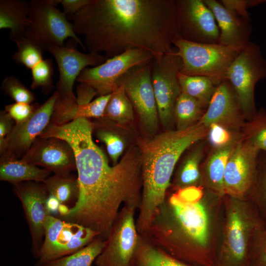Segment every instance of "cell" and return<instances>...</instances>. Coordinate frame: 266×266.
<instances>
[{
	"mask_svg": "<svg viewBox=\"0 0 266 266\" xmlns=\"http://www.w3.org/2000/svg\"><path fill=\"white\" fill-rule=\"evenodd\" d=\"M151 61L130 68L117 84L124 87L144 130L154 135L159 118L152 82Z\"/></svg>",
	"mask_w": 266,
	"mask_h": 266,
	"instance_id": "cell-12",
	"label": "cell"
},
{
	"mask_svg": "<svg viewBox=\"0 0 266 266\" xmlns=\"http://www.w3.org/2000/svg\"><path fill=\"white\" fill-rule=\"evenodd\" d=\"M241 136V132L231 130L217 124H212L207 128L206 137L212 148L226 146Z\"/></svg>",
	"mask_w": 266,
	"mask_h": 266,
	"instance_id": "cell-38",
	"label": "cell"
},
{
	"mask_svg": "<svg viewBox=\"0 0 266 266\" xmlns=\"http://www.w3.org/2000/svg\"><path fill=\"white\" fill-rule=\"evenodd\" d=\"M57 91L41 105L32 115L22 124L15 125L5 140V151L17 158L22 157L30 149L50 124L56 101Z\"/></svg>",
	"mask_w": 266,
	"mask_h": 266,
	"instance_id": "cell-20",
	"label": "cell"
},
{
	"mask_svg": "<svg viewBox=\"0 0 266 266\" xmlns=\"http://www.w3.org/2000/svg\"><path fill=\"white\" fill-rule=\"evenodd\" d=\"M240 138L226 146L212 148L200 167L201 186L221 197L225 196L224 176L227 163Z\"/></svg>",
	"mask_w": 266,
	"mask_h": 266,
	"instance_id": "cell-22",
	"label": "cell"
},
{
	"mask_svg": "<svg viewBox=\"0 0 266 266\" xmlns=\"http://www.w3.org/2000/svg\"><path fill=\"white\" fill-rule=\"evenodd\" d=\"M176 3L180 38L195 43H219L218 25L203 0H176Z\"/></svg>",
	"mask_w": 266,
	"mask_h": 266,
	"instance_id": "cell-14",
	"label": "cell"
},
{
	"mask_svg": "<svg viewBox=\"0 0 266 266\" xmlns=\"http://www.w3.org/2000/svg\"><path fill=\"white\" fill-rule=\"evenodd\" d=\"M111 94L99 96L91 102L79 105L75 119L79 118L100 119L103 117L104 112L110 99Z\"/></svg>",
	"mask_w": 266,
	"mask_h": 266,
	"instance_id": "cell-39",
	"label": "cell"
},
{
	"mask_svg": "<svg viewBox=\"0 0 266 266\" xmlns=\"http://www.w3.org/2000/svg\"><path fill=\"white\" fill-rule=\"evenodd\" d=\"M39 104L15 102L4 106V110L15 122L16 125L27 120L37 109Z\"/></svg>",
	"mask_w": 266,
	"mask_h": 266,
	"instance_id": "cell-41",
	"label": "cell"
},
{
	"mask_svg": "<svg viewBox=\"0 0 266 266\" xmlns=\"http://www.w3.org/2000/svg\"><path fill=\"white\" fill-rule=\"evenodd\" d=\"M173 44L176 54L182 61L180 72L209 77L217 85L226 80L229 68L242 50L219 43L192 42L180 37L175 39Z\"/></svg>",
	"mask_w": 266,
	"mask_h": 266,
	"instance_id": "cell-6",
	"label": "cell"
},
{
	"mask_svg": "<svg viewBox=\"0 0 266 266\" xmlns=\"http://www.w3.org/2000/svg\"><path fill=\"white\" fill-rule=\"evenodd\" d=\"M16 44L17 50L12 58L17 64L32 69L43 59L44 50L26 37L24 36Z\"/></svg>",
	"mask_w": 266,
	"mask_h": 266,
	"instance_id": "cell-35",
	"label": "cell"
},
{
	"mask_svg": "<svg viewBox=\"0 0 266 266\" xmlns=\"http://www.w3.org/2000/svg\"><path fill=\"white\" fill-rule=\"evenodd\" d=\"M90 1V0H59L63 7V12L68 16L73 15Z\"/></svg>",
	"mask_w": 266,
	"mask_h": 266,
	"instance_id": "cell-45",
	"label": "cell"
},
{
	"mask_svg": "<svg viewBox=\"0 0 266 266\" xmlns=\"http://www.w3.org/2000/svg\"><path fill=\"white\" fill-rule=\"evenodd\" d=\"M46 203L47 208L51 215L55 216L56 215H58L59 208L61 203L55 197L48 195Z\"/></svg>",
	"mask_w": 266,
	"mask_h": 266,
	"instance_id": "cell-46",
	"label": "cell"
},
{
	"mask_svg": "<svg viewBox=\"0 0 266 266\" xmlns=\"http://www.w3.org/2000/svg\"><path fill=\"white\" fill-rule=\"evenodd\" d=\"M103 118L118 124L133 121L134 108L122 85L117 84L111 93Z\"/></svg>",
	"mask_w": 266,
	"mask_h": 266,
	"instance_id": "cell-28",
	"label": "cell"
},
{
	"mask_svg": "<svg viewBox=\"0 0 266 266\" xmlns=\"http://www.w3.org/2000/svg\"><path fill=\"white\" fill-rule=\"evenodd\" d=\"M76 101L78 105L88 103L97 96V93L93 88L84 83H80L76 86Z\"/></svg>",
	"mask_w": 266,
	"mask_h": 266,
	"instance_id": "cell-44",
	"label": "cell"
},
{
	"mask_svg": "<svg viewBox=\"0 0 266 266\" xmlns=\"http://www.w3.org/2000/svg\"><path fill=\"white\" fill-rule=\"evenodd\" d=\"M93 123V133L106 146L107 151L113 162L117 164L125 149V142L120 135L110 125V121L104 118Z\"/></svg>",
	"mask_w": 266,
	"mask_h": 266,
	"instance_id": "cell-32",
	"label": "cell"
},
{
	"mask_svg": "<svg viewBox=\"0 0 266 266\" xmlns=\"http://www.w3.org/2000/svg\"><path fill=\"white\" fill-rule=\"evenodd\" d=\"M30 23L29 2L21 0H0V29L10 30V39L16 42L25 36Z\"/></svg>",
	"mask_w": 266,
	"mask_h": 266,
	"instance_id": "cell-24",
	"label": "cell"
},
{
	"mask_svg": "<svg viewBox=\"0 0 266 266\" xmlns=\"http://www.w3.org/2000/svg\"><path fill=\"white\" fill-rule=\"evenodd\" d=\"M77 44L71 38L63 46L51 45L46 50L54 56L58 67L59 78L56 86L60 97L76 98L73 86L81 72L87 66H98L107 59L101 54L80 52L76 48Z\"/></svg>",
	"mask_w": 266,
	"mask_h": 266,
	"instance_id": "cell-16",
	"label": "cell"
},
{
	"mask_svg": "<svg viewBox=\"0 0 266 266\" xmlns=\"http://www.w3.org/2000/svg\"><path fill=\"white\" fill-rule=\"evenodd\" d=\"M250 266H266V227L255 235L250 252Z\"/></svg>",
	"mask_w": 266,
	"mask_h": 266,
	"instance_id": "cell-40",
	"label": "cell"
},
{
	"mask_svg": "<svg viewBox=\"0 0 266 266\" xmlns=\"http://www.w3.org/2000/svg\"><path fill=\"white\" fill-rule=\"evenodd\" d=\"M93 129L90 119L79 118L63 126L49 125L40 136L66 141L75 155L78 197L71 206L60 205L58 217L90 229L105 240L122 204L139 208L141 152L139 147L132 146L111 166L93 140Z\"/></svg>",
	"mask_w": 266,
	"mask_h": 266,
	"instance_id": "cell-1",
	"label": "cell"
},
{
	"mask_svg": "<svg viewBox=\"0 0 266 266\" xmlns=\"http://www.w3.org/2000/svg\"><path fill=\"white\" fill-rule=\"evenodd\" d=\"M155 57L140 50H130L107 59L102 64L85 68L76 81L93 88L97 96L110 94L118 79L128 70L135 66L150 62Z\"/></svg>",
	"mask_w": 266,
	"mask_h": 266,
	"instance_id": "cell-15",
	"label": "cell"
},
{
	"mask_svg": "<svg viewBox=\"0 0 266 266\" xmlns=\"http://www.w3.org/2000/svg\"><path fill=\"white\" fill-rule=\"evenodd\" d=\"M53 62L50 59H43L32 69V84L31 88L35 89L40 88L45 94L50 93L53 85L54 68Z\"/></svg>",
	"mask_w": 266,
	"mask_h": 266,
	"instance_id": "cell-36",
	"label": "cell"
},
{
	"mask_svg": "<svg viewBox=\"0 0 266 266\" xmlns=\"http://www.w3.org/2000/svg\"><path fill=\"white\" fill-rule=\"evenodd\" d=\"M220 2L229 11L246 20L251 21L247 9L266 2L265 0H221Z\"/></svg>",
	"mask_w": 266,
	"mask_h": 266,
	"instance_id": "cell-42",
	"label": "cell"
},
{
	"mask_svg": "<svg viewBox=\"0 0 266 266\" xmlns=\"http://www.w3.org/2000/svg\"><path fill=\"white\" fill-rule=\"evenodd\" d=\"M129 266H193L172 257L150 238L138 234L136 249Z\"/></svg>",
	"mask_w": 266,
	"mask_h": 266,
	"instance_id": "cell-25",
	"label": "cell"
},
{
	"mask_svg": "<svg viewBox=\"0 0 266 266\" xmlns=\"http://www.w3.org/2000/svg\"><path fill=\"white\" fill-rule=\"evenodd\" d=\"M137 209L124 205L115 219L96 266H129L136 249L138 233L134 213Z\"/></svg>",
	"mask_w": 266,
	"mask_h": 266,
	"instance_id": "cell-11",
	"label": "cell"
},
{
	"mask_svg": "<svg viewBox=\"0 0 266 266\" xmlns=\"http://www.w3.org/2000/svg\"><path fill=\"white\" fill-rule=\"evenodd\" d=\"M105 240L98 237L76 252L41 266H92L101 252Z\"/></svg>",
	"mask_w": 266,
	"mask_h": 266,
	"instance_id": "cell-31",
	"label": "cell"
},
{
	"mask_svg": "<svg viewBox=\"0 0 266 266\" xmlns=\"http://www.w3.org/2000/svg\"><path fill=\"white\" fill-rule=\"evenodd\" d=\"M51 172L28 164L7 151L0 154V180L14 183L34 181L43 183Z\"/></svg>",
	"mask_w": 266,
	"mask_h": 266,
	"instance_id": "cell-23",
	"label": "cell"
},
{
	"mask_svg": "<svg viewBox=\"0 0 266 266\" xmlns=\"http://www.w3.org/2000/svg\"><path fill=\"white\" fill-rule=\"evenodd\" d=\"M1 88L15 102L31 104L35 100L34 94L14 76H5L2 81Z\"/></svg>",
	"mask_w": 266,
	"mask_h": 266,
	"instance_id": "cell-37",
	"label": "cell"
},
{
	"mask_svg": "<svg viewBox=\"0 0 266 266\" xmlns=\"http://www.w3.org/2000/svg\"><path fill=\"white\" fill-rule=\"evenodd\" d=\"M242 137L260 151L266 152V111L256 112L242 129Z\"/></svg>",
	"mask_w": 266,
	"mask_h": 266,
	"instance_id": "cell-33",
	"label": "cell"
},
{
	"mask_svg": "<svg viewBox=\"0 0 266 266\" xmlns=\"http://www.w3.org/2000/svg\"><path fill=\"white\" fill-rule=\"evenodd\" d=\"M266 78V60L261 47L251 41L232 63L226 80L233 88L246 119L251 120L256 113L254 90L257 83Z\"/></svg>",
	"mask_w": 266,
	"mask_h": 266,
	"instance_id": "cell-8",
	"label": "cell"
},
{
	"mask_svg": "<svg viewBox=\"0 0 266 266\" xmlns=\"http://www.w3.org/2000/svg\"><path fill=\"white\" fill-rule=\"evenodd\" d=\"M68 18L89 52L107 59L135 49L155 57L172 53L180 37L176 0H90Z\"/></svg>",
	"mask_w": 266,
	"mask_h": 266,
	"instance_id": "cell-2",
	"label": "cell"
},
{
	"mask_svg": "<svg viewBox=\"0 0 266 266\" xmlns=\"http://www.w3.org/2000/svg\"><path fill=\"white\" fill-rule=\"evenodd\" d=\"M248 199L256 206L266 225V152L260 151L255 181Z\"/></svg>",
	"mask_w": 266,
	"mask_h": 266,
	"instance_id": "cell-34",
	"label": "cell"
},
{
	"mask_svg": "<svg viewBox=\"0 0 266 266\" xmlns=\"http://www.w3.org/2000/svg\"><path fill=\"white\" fill-rule=\"evenodd\" d=\"M204 109L197 100L181 92L174 109L176 130H184L197 123L203 114Z\"/></svg>",
	"mask_w": 266,
	"mask_h": 266,
	"instance_id": "cell-30",
	"label": "cell"
},
{
	"mask_svg": "<svg viewBox=\"0 0 266 266\" xmlns=\"http://www.w3.org/2000/svg\"><path fill=\"white\" fill-rule=\"evenodd\" d=\"M205 144L204 141L200 142L183 160L173 181L175 189L201 186L200 162Z\"/></svg>",
	"mask_w": 266,
	"mask_h": 266,
	"instance_id": "cell-26",
	"label": "cell"
},
{
	"mask_svg": "<svg viewBox=\"0 0 266 266\" xmlns=\"http://www.w3.org/2000/svg\"><path fill=\"white\" fill-rule=\"evenodd\" d=\"M176 51L155 57L151 62L152 82L159 121L166 130L174 121V106L181 93L178 74L181 71L182 61Z\"/></svg>",
	"mask_w": 266,
	"mask_h": 266,
	"instance_id": "cell-10",
	"label": "cell"
},
{
	"mask_svg": "<svg viewBox=\"0 0 266 266\" xmlns=\"http://www.w3.org/2000/svg\"><path fill=\"white\" fill-rule=\"evenodd\" d=\"M246 119L239 100L229 81L225 80L216 87L210 102L198 122L207 128L212 124L240 132Z\"/></svg>",
	"mask_w": 266,
	"mask_h": 266,
	"instance_id": "cell-19",
	"label": "cell"
},
{
	"mask_svg": "<svg viewBox=\"0 0 266 266\" xmlns=\"http://www.w3.org/2000/svg\"><path fill=\"white\" fill-rule=\"evenodd\" d=\"M178 79L181 92L197 100L204 108H207L218 86L209 77L191 76L179 72Z\"/></svg>",
	"mask_w": 266,
	"mask_h": 266,
	"instance_id": "cell-27",
	"label": "cell"
},
{
	"mask_svg": "<svg viewBox=\"0 0 266 266\" xmlns=\"http://www.w3.org/2000/svg\"><path fill=\"white\" fill-rule=\"evenodd\" d=\"M213 13L219 32V43L225 46L245 48L251 42L252 26L250 21L236 15L216 0H203Z\"/></svg>",
	"mask_w": 266,
	"mask_h": 266,
	"instance_id": "cell-21",
	"label": "cell"
},
{
	"mask_svg": "<svg viewBox=\"0 0 266 266\" xmlns=\"http://www.w3.org/2000/svg\"><path fill=\"white\" fill-rule=\"evenodd\" d=\"M265 227L252 201L224 196L215 266H250L255 235Z\"/></svg>",
	"mask_w": 266,
	"mask_h": 266,
	"instance_id": "cell-5",
	"label": "cell"
},
{
	"mask_svg": "<svg viewBox=\"0 0 266 266\" xmlns=\"http://www.w3.org/2000/svg\"><path fill=\"white\" fill-rule=\"evenodd\" d=\"M26 217L32 241V252L36 259L44 237V223L51 215L47 208L48 194L41 182L27 181L12 184Z\"/></svg>",
	"mask_w": 266,
	"mask_h": 266,
	"instance_id": "cell-17",
	"label": "cell"
},
{
	"mask_svg": "<svg viewBox=\"0 0 266 266\" xmlns=\"http://www.w3.org/2000/svg\"><path fill=\"white\" fill-rule=\"evenodd\" d=\"M260 152L242 136L239 139L226 166L225 196L248 199L255 181Z\"/></svg>",
	"mask_w": 266,
	"mask_h": 266,
	"instance_id": "cell-13",
	"label": "cell"
},
{
	"mask_svg": "<svg viewBox=\"0 0 266 266\" xmlns=\"http://www.w3.org/2000/svg\"><path fill=\"white\" fill-rule=\"evenodd\" d=\"M146 234L175 258L193 266H215L223 199L201 186L175 189Z\"/></svg>",
	"mask_w": 266,
	"mask_h": 266,
	"instance_id": "cell-3",
	"label": "cell"
},
{
	"mask_svg": "<svg viewBox=\"0 0 266 266\" xmlns=\"http://www.w3.org/2000/svg\"><path fill=\"white\" fill-rule=\"evenodd\" d=\"M99 235L98 233L90 229L48 215L44 223L43 241L34 266H41L72 254Z\"/></svg>",
	"mask_w": 266,
	"mask_h": 266,
	"instance_id": "cell-9",
	"label": "cell"
},
{
	"mask_svg": "<svg viewBox=\"0 0 266 266\" xmlns=\"http://www.w3.org/2000/svg\"><path fill=\"white\" fill-rule=\"evenodd\" d=\"M13 120L5 110L0 112V154L5 151V140L12 131Z\"/></svg>",
	"mask_w": 266,
	"mask_h": 266,
	"instance_id": "cell-43",
	"label": "cell"
},
{
	"mask_svg": "<svg viewBox=\"0 0 266 266\" xmlns=\"http://www.w3.org/2000/svg\"><path fill=\"white\" fill-rule=\"evenodd\" d=\"M20 159L61 176L69 175L71 171L76 170L71 146L66 141L57 137H38Z\"/></svg>",
	"mask_w": 266,
	"mask_h": 266,
	"instance_id": "cell-18",
	"label": "cell"
},
{
	"mask_svg": "<svg viewBox=\"0 0 266 266\" xmlns=\"http://www.w3.org/2000/svg\"><path fill=\"white\" fill-rule=\"evenodd\" d=\"M48 195L55 197L61 204L66 205L76 201L79 195L77 177L54 174L43 182ZM73 203V204H74Z\"/></svg>",
	"mask_w": 266,
	"mask_h": 266,
	"instance_id": "cell-29",
	"label": "cell"
},
{
	"mask_svg": "<svg viewBox=\"0 0 266 266\" xmlns=\"http://www.w3.org/2000/svg\"><path fill=\"white\" fill-rule=\"evenodd\" d=\"M207 129L198 122L182 130H166L140 143L142 192L136 220L139 234L148 233L164 202L171 178L182 154L206 137Z\"/></svg>",
	"mask_w": 266,
	"mask_h": 266,
	"instance_id": "cell-4",
	"label": "cell"
},
{
	"mask_svg": "<svg viewBox=\"0 0 266 266\" xmlns=\"http://www.w3.org/2000/svg\"><path fill=\"white\" fill-rule=\"evenodd\" d=\"M59 0H31L29 2L30 23L25 36L44 50L51 45L63 46L68 37L86 48L75 33L66 14L56 7Z\"/></svg>",
	"mask_w": 266,
	"mask_h": 266,
	"instance_id": "cell-7",
	"label": "cell"
}]
</instances>
